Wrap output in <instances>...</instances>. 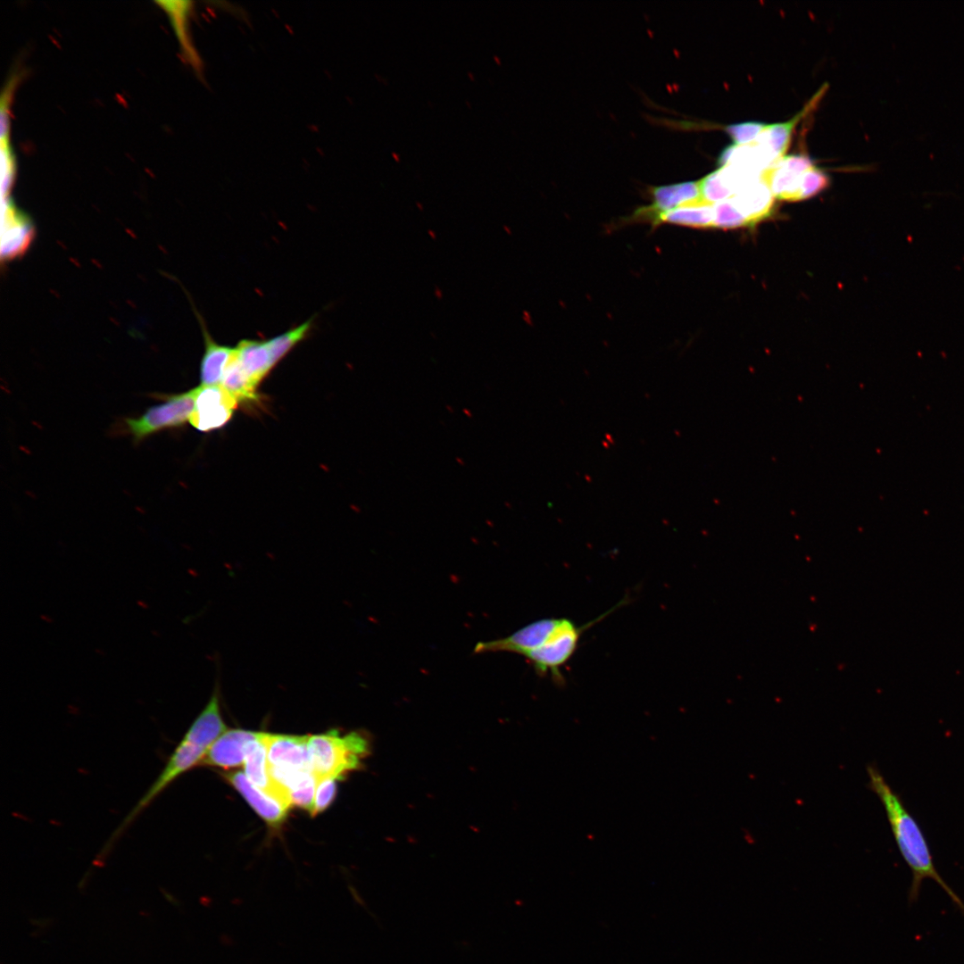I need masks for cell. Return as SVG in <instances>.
I'll return each mask as SVG.
<instances>
[{
    "label": "cell",
    "mask_w": 964,
    "mask_h": 964,
    "mask_svg": "<svg viewBox=\"0 0 964 964\" xmlns=\"http://www.w3.org/2000/svg\"><path fill=\"white\" fill-rule=\"evenodd\" d=\"M766 124L757 121H748L731 124L725 130L731 137L735 145H744L752 143L765 129Z\"/></svg>",
    "instance_id": "cell-27"
},
{
    "label": "cell",
    "mask_w": 964,
    "mask_h": 964,
    "mask_svg": "<svg viewBox=\"0 0 964 964\" xmlns=\"http://www.w3.org/2000/svg\"><path fill=\"white\" fill-rule=\"evenodd\" d=\"M312 324V321L308 320L296 328H291L267 340L273 366L280 362L295 346L307 337L311 330Z\"/></svg>",
    "instance_id": "cell-21"
},
{
    "label": "cell",
    "mask_w": 964,
    "mask_h": 964,
    "mask_svg": "<svg viewBox=\"0 0 964 964\" xmlns=\"http://www.w3.org/2000/svg\"><path fill=\"white\" fill-rule=\"evenodd\" d=\"M702 203L715 204L733 196L722 180L719 170H716L698 181Z\"/></svg>",
    "instance_id": "cell-23"
},
{
    "label": "cell",
    "mask_w": 964,
    "mask_h": 964,
    "mask_svg": "<svg viewBox=\"0 0 964 964\" xmlns=\"http://www.w3.org/2000/svg\"><path fill=\"white\" fill-rule=\"evenodd\" d=\"M316 787L317 779L312 772L306 773L288 788L287 794L290 805L311 812Z\"/></svg>",
    "instance_id": "cell-22"
},
{
    "label": "cell",
    "mask_w": 964,
    "mask_h": 964,
    "mask_svg": "<svg viewBox=\"0 0 964 964\" xmlns=\"http://www.w3.org/2000/svg\"><path fill=\"white\" fill-rule=\"evenodd\" d=\"M307 750L310 767L316 779L343 778L357 769L369 752L366 738L357 732L345 735L337 729L308 736Z\"/></svg>",
    "instance_id": "cell-2"
},
{
    "label": "cell",
    "mask_w": 964,
    "mask_h": 964,
    "mask_svg": "<svg viewBox=\"0 0 964 964\" xmlns=\"http://www.w3.org/2000/svg\"><path fill=\"white\" fill-rule=\"evenodd\" d=\"M336 777H323L317 780V787L311 814L315 816L324 811L335 800L337 794Z\"/></svg>",
    "instance_id": "cell-26"
},
{
    "label": "cell",
    "mask_w": 964,
    "mask_h": 964,
    "mask_svg": "<svg viewBox=\"0 0 964 964\" xmlns=\"http://www.w3.org/2000/svg\"><path fill=\"white\" fill-rule=\"evenodd\" d=\"M559 620L560 618H548L534 621L505 637L478 642L474 652L477 653L507 652L525 657L545 643Z\"/></svg>",
    "instance_id": "cell-7"
},
{
    "label": "cell",
    "mask_w": 964,
    "mask_h": 964,
    "mask_svg": "<svg viewBox=\"0 0 964 964\" xmlns=\"http://www.w3.org/2000/svg\"><path fill=\"white\" fill-rule=\"evenodd\" d=\"M195 388L187 392L166 396V400L148 408L137 418L124 420L134 442L140 443L146 437L164 429L185 424L194 410Z\"/></svg>",
    "instance_id": "cell-4"
},
{
    "label": "cell",
    "mask_w": 964,
    "mask_h": 964,
    "mask_svg": "<svg viewBox=\"0 0 964 964\" xmlns=\"http://www.w3.org/2000/svg\"><path fill=\"white\" fill-rule=\"evenodd\" d=\"M867 771L868 787L883 804L896 845L912 874L908 893L909 903L918 901L922 883L928 878L936 882L959 910L964 913V902L937 871L923 830L906 809L901 796L876 766H868Z\"/></svg>",
    "instance_id": "cell-1"
},
{
    "label": "cell",
    "mask_w": 964,
    "mask_h": 964,
    "mask_svg": "<svg viewBox=\"0 0 964 964\" xmlns=\"http://www.w3.org/2000/svg\"><path fill=\"white\" fill-rule=\"evenodd\" d=\"M652 204L635 211L626 220L627 223L646 222L652 227L658 226L659 217L667 212L683 205L702 203L698 181H686L677 184L654 187L651 188Z\"/></svg>",
    "instance_id": "cell-6"
},
{
    "label": "cell",
    "mask_w": 964,
    "mask_h": 964,
    "mask_svg": "<svg viewBox=\"0 0 964 964\" xmlns=\"http://www.w3.org/2000/svg\"><path fill=\"white\" fill-rule=\"evenodd\" d=\"M828 185L829 178L826 172L815 166L810 168L802 175L799 201L816 195Z\"/></svg>",
    "instance_id": "cell-25"
},
{
    "label": "cell",
    "mask_w": 964,
    "mask_h": 964,
    "mask_svg": "<svg viewBox=\"0 0 964 964\" xmlns=\"http://www.w3.org/2000/svg\"><path fill=\"white\" fill-rule=\"evenodd\" d=\"M235 348L240 364L257 384L274 367L267 341L244 339Z\"/></svg>",
    "instance_id": "cell-16"
},
{
    "label": "cell",
    "mask_w": 964,
    "mask_h": 964,
    "mask_svg": "<svg viewBox=\"0 0 964 964\" xmlns=\"http://www.w3.org/2000/svg\"><path fill=\"white\" fill-rule=\"evenodd\" d=\"M204 338V353L200 364V378L203 386L220 385L224 371L235 353V347L216 343L210 336L201 320Z\"/></svg>",
    "instance_id": "cell-15"
},
{
    "label": "cell",
    "mask_w": 964,
    "mask_h": 964,
    "mask_svg": "<svg viewBox=\"0 0 964 964\" xmlns=\"http://www.w3.org/2000/svg\"><path fill=\"white\" fill-rule=\"evenodd\" d=\"M606 615L604 613L595 620L583 626L577 625L571 619L560 618L559 623L545 643L528 652L525 658L538 674H549L557 682L562 681L561 669L575 653L582 633Z\"/></svg>",
    "instance_id": "cell-3"
},
{
    "label": "cell",
    "mask_w": 964,
    "mask_h": 964,
    "mask_svg": "<svg viewBox=\"0 0 964 964\" xmlns=\"http://www.w3.org/2000/svg\"><path fill=\"white\" fill-rule=\"evenodd\" d=\"M825 88V87H820L819 91L813 96L803 109L791 120L785 122L767 125L765 129L754 141L767 147L777 161L780 160L789 146L794 129L797 123L816 106L821 96L824 94Z\"/></svg>",
    "instance_id": "cell-14"
},
{
    "label": "cell",
    "mask_w": 964,
    "mask_h": 964,
    "mask_svg": "<svg viewBox=\"0 0 964 964\" xmlns=\"http://www.w3.org/2000/svg\"><path fill=\"white\" fill-rule=\"evenodd\" d=\"M158 4L166 11L170 21L173 22V27L176 29L179 43L183 51L186 53V56L193 62V64H197L198 58L192 48L187 32V21L191 9V2L162 1L158 2Z\"/></svg>",
    "instance_id": "cell-20"
},
{
    "label": "cell",
    "mask_w": 964,
    "mask_h": 964,
    "mask_svg": "<svg viewBox=\"0 0 964 964\" xmlns=\"http://www.w3.org/2000/svg\"><path fill=\"white\" fill-rule=\"evenodd\" d=\"M265 736L266 733L262 732L258 738L246 744L243 764L245 774L255 786L289 809L291 805L287 794L270 776Z\"/></svg>",
    "instance_id": "cell-9"
},
{
    "label": "cell",
    "mask_w": 964,
    "mask_h": 964,
    "mask_svg": "<svg viewBox=\"0 0 964 964\" xmlns=\"http://www.w3.org/2000/svg\"><path fill=\"white\" fill-rule=\"evenodd\" d=\"M308 736L266 733L269 768L283 771L311 770Z\"/></svg>",
    "instance_id": "cell-8"
},
{
    "label": "cell",
    "mask_w": 964,
    "mask_h": 964,
    "mask_svg": "<svg viewBox=\"0 0 964 964\" xmlns=\"http://www.w3.org/2000/svg\"><path fill=\"white\" fill-rule=\"evenodd\" d=\"M222 775L269 826L278 827L285 821L288 809L255 786L245 773L233 771Z\"/></svg>",
    "instance_id": "cell-10"
},
{
    "label": "cell",
    "mask_w": 964,
    "mask_h": 964,
    "mask_svg": "<svg viewBox=\"0 0 964 964\" xmlns=\"http://www.w3.org/2000/svg\"><path fill=\"white\" fill-rule=\"evenodd\" d=\"M227 730L220 712V686L216 684L207 704L192 722L185 735L208 749Z\"/></svg>",
    "instance_id": "cell-13"
},
{
    "label": "cell",
    "mask_w": 964,
    "mask_h": 964,
    "mask_svg": "<svg viewBox=\"0 0 964 964\" xmlns=\"http://www.w3.org/2000/svg\"><path fill=\"white\" fill-rule=\"evenodd\" d=\"M742 227L750 226L730 198L713 204V228L728 229Z\"/></svg>",
    "instance_id": "cell-24"
},
{
    "label": "cell",
    "mask_w": 964,
    "mask_h": 964,
    "mask_svg": "<svg viewBox=\"0 0 964 964\" xmlns=\"http://www.w3.org/2000/svg\"><path fill=\"white\" fill-rule=\"evenodd\" d=\"M237 402L220 385L195 388L190 424L199 431L208 432L223 427L231 418Z\"/></svg>",
    "instance_id": "cell-5"
},
{
    "label": "cell",
    "mask_w": 964,
    "mask_h": 964,
    "mask_svg": "<svg viewBox=\"0 0 964 964\" xmlns=\"http://www.w3.org/2000/svg\"><path fill=\"white\" fill-rule=\"evenodd\" d=\"M261 734L244 729L227 730L208 748L202 764L223 769L244 764L246 744L258 738Z\"/></svg>",
    "instance_id": "cell-11"
},
{
    "label": "cell",
    "mask_w": 964,
    "mask_h": 964,
    "mask_svg": "<svg viewBox=\"0 0 964 964\" xmlns=\"http://www.w3.org/2000/svg\"><path fill=\"white\" fill-rule=\"evenodd\" d=\"M220 386L237 403L251 402L257 399L256 389L258 384L253 381L240 364L236 354V348L235 353L224 371Z\"/></svg>",
    "instance_id": "cell-18"
},
{
    "label": "cell",
    "mask_w": 964,
    "mask_h": 964,
    "mask_svg": "<svg viewBox=\"0 0 964 964\" xmlns=\"http://www.w3.org/2000/svg\"><path fill=\"white\" fill-rule=\"evenodd\" d=\"M7 208H5L6 214V236L3 240L2 253L3 256L11 258L19 253L21 250H23L29 241L30 229L29 223L23 220L22 216L16 212L14 206L11 202H6Z\"/></svg>",
    "instance_id": "cell-19"
},
{
    "label": "cell",
    "mask_w": 964,
    "mask_h": 964,
    "mask_svg": "<svg viewBox=\"0 0 964 964\" xmlns=\"http://www.w3.org/2000/svg\"><path fill=\"white\" fill-rule=\"evenodd\" d=\"M662 223L692 229L713 228V204L696 203L680 206L662 213L658 225Z\"/></svg>",
    "instance_id": "cell-17"
},
{
    "label": "cell",
    "mask_w": 964,
    "mask_h": 964,
    "mask_svg": "<svg viewBox=\"0 0 964 964\" xmlns=\"http://www.w3.org/2000/svg\"><path fill=\"white\" fill-rule=\"evenodd\" d=\"M774 198L769 186L760 177L744 187L730 199L751 227L770 216Z\"/></svg>",
    "instance_id": "cell-12"
}]
</instances>
